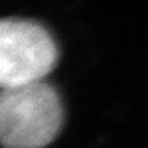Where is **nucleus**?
Here are the masks:
<instances>
[{
    "instance_id": "f257e3e1",
    "label": "nucleus",
    "mask_w": 148,
    "mask_h": 148,
    "mask_svg": "<svg viewBox=\"0 0 148 148\" xmlns=\"http://www.w3.org/2000/svg\"><path fill=\"white\" fill-rule=\"evenodd\" d=\"M63 125V105L49 82L38 81L0 91V145L45 148Z\"/></svg>"
},
{
    "instance_id": "f03ea898",
    "label": "nucleus",
    "mask_w": 148,
    "mask_h": 148,
    "mask_svg": "<svg viewBox=\"0 0 148 148\" xmlns=\"http://www.w3.org/2000/svg\"><path fill=\"white\" fill-rule=\"evenodd\" d=\"M59 49L50 32L27 19H0V91L43 81Z\"/></svg>"
}]
</instances>
